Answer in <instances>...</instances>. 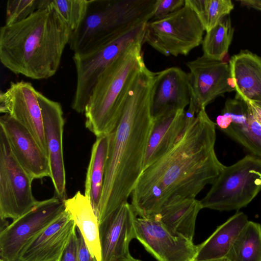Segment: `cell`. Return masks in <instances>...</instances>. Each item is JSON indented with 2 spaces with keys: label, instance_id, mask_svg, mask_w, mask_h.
<instances>
[{
  "label": "cell",
  "instance_id": "37",
  "mask_svg": "<svg viewBox=\"0 0 261 261\" xmlns=\"http://www.w3.org/2000/svg\"><path fill=\"white\" fill-rule=\"evenodd\" d=\"M252 103H253L255 105H256L257 107H258L259 108H260L261 109V102H258V103L252 102Z\"/></svg>",
  "mask_w": 261,
  "mask_h": 261
},
{
  "label": "cell",
  "instance_id": "16",
  "mask_svg": "<svg viewBox=\"0 0 261 261\" xmlns=\"http://www.w3.org/2000/svg\"><path fill=\"white\" fill-rule=\"evenodd\" d=\"M215 123L220 130L251 154L261 158V124L254 117L249 102L227 99Z\"/></svg>",
  "mask_w": 261,
  "mask_h": 261
},
{
  "label": "cell",
  "instance_id": "11",
  "mask_svg": "<svg viewBox=\"0 0 261 261\" xmlns=\"http://www.w3.org/2000/svg\"><path fill=\"white\" fill-rule=\"evenodd\" d=\"M42 94L29 82H11L0 94V112L25 127L47 155L41 107ZM48 157V156H47Z\"/></svg>",
  "mask_w": 261,
  "mask_h": 261
},
{
  "label": "cell",
  "instance_id": "31",
  "mask_svg": "<svg viewBox=\"0 0 261 261\" xmlns=\"http://www.w3.org/2000/svg\"><path fill=\"white\" fill-rule=\"evenodd\" d=\"M185 0H158L157 6L150 20L162 19L181 8Z\"/></svg>",
  "mask_w": 261,
  "mask_h": 261
},
{
  "label": "cell",
  "instance_id": "25",
  "mask_svg": "<svg viewBox=\"0 0 261 261\" xmlns=\"http://www.w3.org/2000/svg\"><path fill=\"white\" fill-rule=\"evenodd\" d=\"M108 144L109 135L96 137L86 176L85 195L90 200L96 215L102 191Z\"/></svg>",
  "mask_w": 261,
  "mask_h": 261
},
{
  "label": "cell",
  "instance_id": "14",
  "mask_svg": "<svg viewBox=\"0 0 261 261\" xmlns=\"http://www.w3.org/2000/svg\"><path fill=\"white\" fill-rule=\"evenodd\" d=\"M41 107L43 127L47 150L50 176L56 196L64 201L66 174L63 152V134L65 120L61 104L42 94Z\"/></svg>",
  "mask_w": 261,
  "mask_h": 261
},
{
  "label": "cell",
  "instance_id": "36",
  "mask_svg": "<svg viewBox=\"0 0 261 261\" xmlns=\"http://www.w3.org/2000/svg\"><path fill=\"white\" fill-rule=\"evenodd\" d=\"M113 261H142L140 259H136L132 257L130 254L128 256L119 258Z\"/></svg>",
  "mask_w": 261,
  "mask_h": 261
},
{
  "label": "cell",
  "instance_id": "19",
  "mask_svg": "<svg viewBox=\"0 0 261 261\" xmlns=\"http://www.w3.org/2000/svg\"><path fill=\"white\" fill-rule=\"evenodd\" d=\"M76 230L73 220L65 210L28 244L19 261H61Z\"/></svg>",
  "mask_w": 261,
  "mask_h": 261
},
{
  "label": "cell",
  "instance_id": "38",
  "mask_svg": "<svg viewBox=\"0 0 261 261\" xmlns=\"http://www.w3.org/2000/svg\"><path fill=\"white\" fill-rule=\"evenodd\" d=\"M213 261H229L227 258H224L219 260H213Z\"/></svg>",
  "mask_w": 261,
  "mask_h": 261
},
{
  "label": "cell",
  "instance_id": "9",
  "mask_svg": "<svg viewBox=\"0 0 261 261\" xmlns=\"http://www.w3.org/2000/svg\"><path fill=\"white\" fill-rule=\"evenodd\" d=\"M34 179L13 155L0 128V217L15 220L27 213L37 201L32 183Z\"/></svg>",
  "mask_w": 261,
  "mask_h": 261
},
{
  "label": "cell",
  "instance_id": "39",
  "mask_svg": "<svg viewBox=\"0 0 261 261\" xmlns=\"http://www.w3.org/2000/svg\"><path fill=\"white\" fill-rule=\"evenodd\" d=\"M0 261H7V260H4V259L1 258ZM14 261H19V260L18 259L16 260H14Z\"/></svg>",
  "mask_w": 261,
  "mask_h": 261
},
{
  "label": "cell",
  "instance_id": "4",
  "mask_svg": "<svg viewBox=\"0 0 261 261\" xmlns=\"http://www.w3.org/2000/svg\"><path fill=\"white\" fill-rule=\"evenodd\" d=\"M135 44L109 64L98 79L85 108V126L96 137L110 135L120 118L118 103L132 77L143 66L142 45Z\"/></svg>",
  "mask_w": 261,
  "mask_h": 261
},
{
  "label": "cell",
  "instance_id": "32",
  "mask_svg": "<svg viewBox=\"0 0 261 261\" xmlns=\"http://www.w3.org/2000/svg\"><path fill=\"white\" fill-rule=\"evenodd\" d=\"M76 231L72 234L61 259V261H77L78 236Z\"/></svg>",
  "mask_w": 261,
  "mask_h": 261
},
{
  "label": "cell",
  "instance_id": "1",
  "mask_svg": "<svg viewBox=\"0 0 261 261\" xmlns=\"http://www.w3.org/2000/svg\"><path fill=\"white\" fill-rule=\"evenodd\" d=\"M216 127L201 109L173 147L142 171L130 195L137 216L152 219L168 205L195 198L213 183L225 167L215 150Z\"/></svg>",
  "mask_w": 261,
  "mask_h": 261
},
{
  "label": "cell",
  "instance_id": "17",
  "mask_svg": "<svg viewBox=\"0 0 261 261\" xmlns=\"http://www.w3.org/2000/svg\"><path fill=\"white\" fill-rule=\"evenodd\" d=\"M137 216L132 204L126 202L99 223L101 261H113L130 254L129 243L136 238Z\"/></svg>",
  "mask_w": 261,
  "mask_h": 261
},
{
  "label": "cell",
  "instance_id": "23",
  "mask_svg": "<svg viewBox=\"0 0 261 261\" xmlns=\"http://www.w3.org/2000/svg\"><path fill=\"white\" fill-rule=\"evenodd\" d=\"M65 210L73 220L91 255L101 261L99 221L90 200L80 191L64 201Z\"/></svg>",
  "mask_w": 261,
  "mask_h": 261
},
{
  "label": "cell",
  "instance_id": "15",
  "mask_svg": "<svg viewBox=\"0 0 261 261\" xmlns=\"http://www.w3.org/2000/svg\"><path fill=\"white\" fill-rule=\"evenodd\" d=\"M0 128L15 158L33 179L50 177L47 155L25 127L4 114L0 117Z\"/></svg>",
  "mask_w": 261,
  "mask_h": 261
},
{
  "label": "cell",
  "instance_id": "13",
  "mask_svg": "<svg viewBox=\"0 0 261 261\" xmlns=\"http://www.w3.org/2000/svg\"><path fill=\"white\" fill-rule=\"evenodd\" d=\"M192 98L199 111L217 97L234 91L229 64L203 55L189 61Z\"/></svg>",
  "mask_w": 261,
  "mask_h": 261
},
{
  "label": "cell",
  "instance_id": "29",
  "mask_svg": "<svg viewBox=\"0 0 261 261\" xmlns=\"http://www.w3.org/2000/svg\"><path fill=\"white\" fill-rule=\"evenodd\" d=\"M92 0H45L67 24L71 33L84 19Z\"/></svg>",
  "mask_w": 261,
  "mask_h": 261
},
{
  "label": "cell",
  "instance_id": "7",
  "mask_svg": "<svg viewBox=\"0 0 261 261\" xmlns=\"http://www.w3.org/2000/svg\"><path fill=\"white\" fill-rule=\"evenodd\" d=\"M200 200L202 207L220 212L246 206L261 191V158L248 154L223 170Z\"/></svg>",
  "mask_w": 261,
  "mask_h": 261
},
{
  "label": "cell",
  "instance_id": "34",
  "mask_svg": "<svg viewBox=\"0 0 261 261\" xmlns=\"http://www.w3.org/2000/svg\"><path fill=\"white\" fill-rule=\"evenodd\" d=\"M242 6L261 12V0L237 1Z\"/></svg>",
  "mask_w": 261,
  "mask_h": 261
},
{
  "label": "cell",
  "instance_id": "21",
  "mask_svg": "<svg viewBox=\"0 0 261 261\" xmlns=\"http://www.w3.org/2000/svg\"><path fill=\"white\" fill-rule=\"evenodd\" d=\"M185 110L172 111L153 119L142 171L173 147L185 127Z\"/></svg>",
  "mask_w": 261,
  "mask_h": 261
},
{
  "label": "cell",
  "instance_id": "10",
  "mask_svg": "<svg viewBox=\"0 0 261 261\" xmlns=\"http://www.w3.org/2000/svg\"><path fill=\"white\" fill-rule=\"evenodd\" d=\"M65 210L64 201L56 196L37 201L31 210L0 231L1 258L18 260L28 244Z\"/></svg>",
  "mask_w": 261,
  "mask_h": 261
},
{
  "label": "cell",
  "instance_id": "2",
  "mask_svg": "<svg viewBox=\"0 0 261 261\" xmlns=\"http://www.w3.org/2000/svg\"><path fill=\"white\" fill-rule=\"evenodd\" d=\"M155 72L143 66L130 79L119 101L121 115L109 135L99 222L127 202L142 172L154 119L151 96Z\"/></svg>",
  "mask_w": 261,
  "mask_h": 261
},
{
  "label": "cell",
  "instance_id": "18",
  "mask_svg": "<svg viewBox=\"0 0 261 261\" xmlns=\"http://www.w3.org/2000/svg\"><path fill=\"white\" fill-rule=\"evenodd\" d=\"M191 97L189 73L177 67L155 72L151 96L153 118L172 111L185 110Z\"/></svg>",
  "mask_w": 261,
  "mask_h": 261
},
{
  "label": "cell",
  "instance_id": "5",
  "mask_svg": "<svg viewBox=\"0 0 261 261\" xmlns=\"http://www.w3.org/2000/svg\"><path fill=\"white\" fill-rule=\"evenodd\" d=\"M158 0H92L80 26L71 33L69 45L81 51L96 41L137 23L148 22Z\"/></svg>",
  "mask_w": 261,
  "mask_h": 261
},
{
  "label": "cell",
  "instance_id": "30",
  "mask_svg": "<svg viewBox=\"0 0 261 261\" xmlns=\"http://www.w3.org/2000/svg\"><path fill=\"white\" fill-rule=\"evenodd\" d=\"M41 0H9L7 2L5 25H9L26 19L41 8Z\"/></svg>",
  "mask_w": 261,
  "mask_h": 261
},
{
  "label": "cell",
  "instance_id": "26",
  "mask_svg": "<svg viewBox=\"0 0 261 261\" xmlns=\"http://www.w3.org/2000/svg\"><path fill=\"white\" fill-rule=\"evenodd\" d=\"M226 258L229 261H261V225L249 221Z\"/></svg>",
  "mask_w": 261,
  "mask_h": 261
},
{
  "label": "cell",
  "instance_id": "24",
  "mask_svg": "<svg viewBox=\"0 0 261 261\" xmlns=\"http://www.w3.org/2000/svg\"><path fill=\"white\" fill-rule=\"evenodd\" d=\"M202 208L200 200L187 199L166 206L152 219L173 234L193 241L196 218Z\"/></svg>",
  "mask_w": 261,
  "mask_h": 261
},
{
  "label": "cell",
  "instance_id": "8",
  "mask_svg": "<svg viewBox=\"0 0 261 261\" xmlns=\"http://www.w3.org/2000/svg\"><path fill=\"white\" fill-rule=\"evenodd\" d=\"M204 29L186 2L181 8L145 25L144 43L166 56L187 55L202 44Z\"/></svg>",
  "mask_w": 261,
  "mask_h": 261
},
{
  "label": "cell",
  "instance_id": "33",
  "mask_svg": "<svg viewBox=\"0 0 261 261\" xmlns=\"http://www.w3.org/2000/svg\"><path fill=\"white\" fill-rule=\"evenodd\" d=\"M78 251L77 261H97L90 253L84 239L77 230Z\"/></svg>",
  "mask_w": 261,
  "mask_h": 261
},
{
  "label": "cell",
  "instance_id": "20",
  "mask_svg": "<svg viewBox=\"0 0 261 261\" xmlns=\"http://www.w3.org/2000/svg\"><path fill=\"white\" fill-rule=\"evenodd\" d=\"M229 65L236 99L261 102V57L248 50L231 57Z\"/></svg>",
  "mask_w": 261,
  "mask_h": 261
},
{
  "label": "cell",
  "instance_id": "3",
  "mask_svg": "<svg viewBox=\"0 0 261 261\" xmlns=\"http://www.w3.org/2000/svg\"><path fill=\"white\" fill-rule=\"evenodd\" d=\"M26 19L0 28V61L17 74L34 80L51 77L58 71L71 31L46 5Z\"/></svg>",
  "mask_w": 261,
  "mask_h": 261
},
{
  "label": "cell",
  "instance_id": "22",
  "mask_svg": "<svg viewBox=\"0 0 261 261\" xmlns=\"http://www.w3.org/2000/svg\"><path fill=\"white\" fill-rule=\"evenodd\" d=\"M248 221L244 213H236L219 226L204 242L197 245L193 261H213L226 258L234 241Z\"/></svg>",
  "mask_w": 261,
  "mask_h": 261
},
{
  "label": "cell",
  "instance_id": "35",
  "mask_svg": "<svg viewBox=\"0 0 261 261\" xmlns=\"http://www.w3.org/2000/svg\"><path fill=\"white\" fill-rule=\"evenodd\" d=\"M252 108L254 117L261 124V109L255 105L253 103L249 102Z\"/></svg>",
  "mask_w": 261,
  "mask_h": 261
},
{
  "label": "cell",
  "instance_id": "12",
  "mask_svg": "<svg viewBox=\"0 0 261 261\" xmlns=\"http://www.w3.org/2000/svg\"><path fill=\"white\" fill-rule=\"evenodd\" d=\"M136 239L158 261H193L197 245L173 234L156 219L137 216Z\"/></svg>",
  "mask_w": 261,
  "mask_h": 261
},
{
  "label": "cell",
  "instance_id": "27",
  "mask_svg": "<svg viewBox=\"0 0 261 261\" xmlns=\"http://www.w3.org/2000/svg\"><path fill=\"white\" fill-rule=\"evenodd\" d=\"M234 29L231 25L229 15H228L206 32L202 42L203 55L222 61L228 53Z\"/></svg>",
  "mask_w": 261,
  "mask_h": 261
},
{
  "label": "cell",
  "instance_id": "28",
  "mask_svg": "<svg viewBox=\"0 0 261 261\" xmlns=\"http://www.w3.org/2000/svg\"><path fill=\"white\" fill-rule=\"evenodd\" d=\"M199 17L205 31H209L234 8L230 0H185Z\"/></svg>",
  "mask_w": 261,
  "mask_h": 261
},
{
  "label": "cell",
  "instance_id": "6",
  "mask_svg": "<svg viewBox=\"0 0 261 261\" xmlns=\"http://www.w3.org/2000/svg\"><path fill=\"white\" fill-rule=\"evenodd\" d=\"M147 22L112 33L74 53L76 84L71 105L74 111L84 113L98 79L109 64L133 45L144 43Z\"/></svg>",
  "mask_w": 261,
  "mask_h": 261
}]
</instances>
